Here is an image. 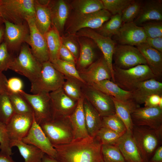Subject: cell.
I'll return each instance as SVG.
<instances>
[{
    "label": "cell",
    "mask_w": 162,
    "mask_h": 162,
    "mask_svg": "<svg viewBox=\"0 0 162 162\" xmlns=\"http://www.w3.org/2000/svg\"><path fill=\"white\" fill-rule=\"evenodd\" d=\"M101 146L95 136L53 146L56 152V159L59 162H103Z\"/></svg>",
    "instance_id": "obj_1"
},
{
    "label": "cell",
    "mask_w": 162,
    "mask_h": 162,
    "mask_svg": "<svg viewBox=\"0 0 162 162\" xmlns=\"http://www.w3.org/2000/svg\"><path fill=\"white\" fill-rule=\"evenodd\" d=\"M131 133L144 162H148L156 149L161 146L162 127L155 129L133 125Z\"/></svg>",
    "instance_id": "obj_2"
},
{
    "label": "cell",
    "mask_w": 162,
    "mask_h": 162,
    "mask_svg": "<svg viewBox=\"0 0 162 162\" xmlns=\"http://www.w3.org/2000/svg\"><path fill=\"white\" fill-rule=\"evenodd\" d=\"M42 68V63L33 55L29 45L24 43L10 62L8 69L26 77L32 83L39 77Z\"/></svg>",
    "instance_id": "obj_3"
},
{
    "label": "cell",
    "mask_w": 162,
    "mask_h": 162,
    "mask_svg": "<svg viewBox=\"0 0 162 162\" xmlns=\"http://www.w3.org/2000/svg\"><path fill=\"white\" fill-rule=\"evenodd\" d=\"M112 81L124 90L131 91L139 83L157 78L147 64L137 65L127 69L118 68L113 64Z\"/></svg>",
    "instance_id": "obj_4"
},
{
    "label": "cell",
    "mask_w": 162,
    "mask_h": 162,
    "mask_svg": "<svg viewBox=\"0 0 162 162\" xmlns=\"http://www.w3.org/2000/svg\"><path fill=\"white\" fill-rule=\"evenodd\" d=\"M112 16L104 9L87 14L73 13L70 14L66 23L65 32L68 34L75 36L78 31L83 28L98 29L109 20Z\"/></svg>",
    "instance_id": "obj_5"
},
{
    "label": "cell",
    "mask_w": 162,
    "mask_h": 162,
    "mask_svg": "<svg viewBox=\"0 0 162 162\" xmlns=\"http://www.w3.org/2000/svg\"><path fill=\"white\" fill-rule=\"evenodd\" d=\"M0 14L3 20L16 24L26 22L34 17V0H0Z\"/></svg>",
    "instance_id": "obj_6"
},
{
    "label": "cell",
    "mask_w": 162,
    "mask_h": 162,
    "mask_svg": "<svg viewBox=\"0 0 162 162\" xmlns=\"http://www.w3.org/2000/svg\"><path fill=\"white\" fill-rule=\"evenodd\" d=\"M39 125L53 146L66 144L74 139L69 117L52 118Z\"/></svg>",
    "instance_id": "obj_7"
},
{
    "label": "cell",
    "mask_w": 162,
    "mask_h": 162,
    "mask_svg": "<svg viewBox=\"0 0 162 162\" xmlns=\"http://www.w3.org/2000/svg\"><path fill=\"white\" fill-rule=\"evenodd\" d=\"M65 80L64 75L50 61L44 62L40 76L31 83L30 92L33 94L42 92L50 93L62 87Z\"/></svg>",
    "instance_id": "obj_8"
},
{
    "label": "cell",
    "mask_w": 162,
    "mask_h": 162,
    "mask_svg": "<svg viewBox=\"0 0 162 162\" xmlns=\"http://www.w3.org/2000/svg\"><path fill=\"white\" fill-rule=\"evenodd\" d=\"M19 93L29 105L35 119L38 124L52 118V110L50 93L42 92L31 94L22 90Z\"/></svg>",
    "instance_id": "obj_9"
},
{
    "label": "cell",
    "mask_w": 162,
    "mask_h": 162,
    "mask_svg": "<svg viewBox=\"0 0 162 162\" xmlns=\"http://www.w3.org/2000/svg\"><path fill=\"white\" fill-rule=\"evenodd\" d=\"M3 22L4 26V42L9 52L14 56L13 52L20 51L23 43L28 44L29 38L28 26L26 22L21 24H16L4 20Z\"/></svg>",
    "instance_id": "obj_10"
},
{
    "label": "cell",
    "mask_w": 162,
    "mask_h": 162,
    "mask_svg": "<svg viewBox=\"0 0 162 162\" xmlns=\"http://www.w3.org/2000/svg\"><path fill=\"white\" fill-rule=\"evenodd\" d=\"M81 89L84 97L102 117L116 113L114 104L111 96L86 84L82 86Z\"/></svg>",
    "instance_id": "obj_11"
},
{
    "label": "cell",
    "mask_w": 162,
    "mask_h": 162,
    "mask_svg": "<svg viewBox=\"0 0 162 162\" xmlns=\"http://www.w3.org/2000/svg\"><path fill=\"white\" fill-rule=\"evenodd\" d=\"M115 66L127 69L141 64H147L145 58L137 47L116 44L113 57Z\"/></svg>",
    "instance_id": "obj_12"
},
{
    "label": "cell",
    "mask_w": 162,
    "mask_h": 162,
    "mask_svg": "<svg viewBox=\"0 0 162 162\" xmlns=\"http://www.w3.org/2000/svg\"><path fill=\"white\" fill-rule=\"evenodd\" d=\"M75 36L85 37L92 39L96 44L106 61L113 78V57L116 46L115 41L111 38L103 36L94 30L84 28L78 31Z\"/></svg>",
    "instance_id": "obj_13"
},
{
    "label": "cell",
    "mask_w": 162,
    "mask_h": 162,
    "mask_svg": "<svg viewBox=\"0 0 162 162\" xmlns=\"http://www.w3.org/2000/svg\"><path fill=\"white\" fill-rule=\"evenodd\" d=\"M26 20L29 30V41L28 44L31 46L32 54L42 63L50 61L45 38L44 35L37 28L34 17H27Z\"/></svg>",
    "instance_id": "obj_14"
},
{
    "label": "cell",
    "mask_w": 162,
    "mask_h": 162,
    "mask_svg": "<svg viewBox=\"0 0 162 162\" xmlns=\"http://www.w3.org/2000/svg\"><path fill=\"white\" fill-rule=\"evenodd\" d=\"M133 125L158 129L162 127V109L155 107H139L132 113Z\"/></svg>",
    "instance_id": "obj_15"
},
{
    "label": "cell",
    "mask_w": 162,
    "mask_h": 162,
    "mask_svg": "<svg viewBox=\"0 0 162 162\" xmlns=\"http://www.w3.org/2000/svg\"><path fill=\"white\" fill-rule=\"evenodd\" d=\"M52 110V118L69 117L77 105L78 101L70 98L62 87L50 93Z\"/></svg>",
    "instance_id": "obj_16"
},
{
    "label": "cell",
    "mask_w": 162,
    "mask_h": 162,
    "mask_svg": "<svg viewBox=\"0 0 162 162\" xmlns=\"http://www.w3.org/2000/svg\"><path fill=\"white\" fill-rule=\"evenodd\" d=\"M79 74L86 84L89 86L104 80H111L112 78L110 69L102 55Z\"/></svg>",
    "instance_id": "obj_17"
},
{
    "label": "cell",
    "mask_w": 162,
    "mask_h": 162,
    "mask_svg": "<svg viewBox=\"0 0 162 162\" xmlns=\"http://www.w3.org/2000/svg\"><path fill=\"white\" fill-rule=\"evenodd\" d=\"M76 37L80 46L79 55L75 65L79 72L87 68L102 55L99 54L100 50L92 39L85 37Z\"/></svg>",
    "instance_id": "obj_18"
},
{
    "label": "cell",
    "mask_w": 162,
    "mask_h": 162,
    "mask_svg": "<svg viewBox=\"0 0 162 162\" xmlns=\"http://www.w3.org/2000/svg\"><path fill=\"white\" fill-rule=\"evenodd\" d=\"M33 116L31 127L22 141L26 144L36 147L45 154L56 159V152L54 147Z\"/></svg>",
    "instance_id": "obj_19"
},
{
    "label": "cell",
    "mask_w": 162,
    "mask_h": 162,
    "mask_svg": "<svg viewBox=\"0 0 162 162\" xmlns=\"http://www.w3.org/2000/svg\"><path fill=\"white\" fill-rule=\"evenodd\" d=\"M33 121V114L15 113L6 124L10 141L22 140L30 129Z\"/></svg>",
    "instance_id": "obj_20"
},
{
    "label": "cell",
    "mask_w": 162,
    "mask_h": 162,
    "mask_svg": "<svg viewBox=\"0 0 162 162\" xmlns=\"http://www.w3.org/2000/svg\"><path fill=\"white\" fill-rule=\"evenodd\" d=\"M115 36L119 44L136 46L145 42L147 38L143 28L133 22L122 24Z\"/></svg>",
    "instance_id": "obj_21"
},
{
    "label": "cell",
    "mask_w": 162,
    "mask_h": 162,
    "mask_svg": "<svg viewBox=\"0 0 162 162\" xmlns=\"http://www.w3.org/2000/svg\"><path fill=\"white\" fill-rule=\"evenodd\" d=\"M48 5L52 26L61 36L63 34L66 23L70 14V4L63 0H50Z\"/></svg>",
    "instance_id": "obj_22"
},
{
    "label": "cell",
    "mask_w": 162,
    "mask_h": 162,
    "mask_svg": "<svg viewBox=\"0 0 162 162\" xmlns=\"http://www.w3.org/2000/svg\"><path fill=\"white\" fill-rule=\"evenodd\" d=\"M153 21H162V1H143L140 12L133 22L141 26L144 24Z\"/></svg>",
    "instance_id": "obj_23"
},
{
    "label": "cell",
    "mask_w": 162,
    "mask_h": 162,
    "mask_svg": "<svg viewBox=\"0 0 162 162\" xmlns=\"http://www.w3.org/2000/svg\"><path fill=\"white\" fill-rule=\"evenodd\" d=\"M126 162H144L131 132L122 135L115 145Z\"/></svg>",
    "instance_id": "obj_24"
},
{
    "label": "cell",
    "mask_w": 162,
    "mask_h": 162,
    "mask_svg": "<svg viewBox=\"0 0 162 162\" xmlns=\"http://www.w3.org/2000/svg\"><path fill=\"white\" fill-rule=\"evenodd\" d=\"M131 92L134 102L139 105L144 104L149 95L156 94L162 96V83L156 79H148L138 83Z\"/></svg>",
    "instance_id": "obj_25"
},
{
    "label": "cell",
    "mask_w": 162,
    "mask_h": 162,
    "mask_svg": "<svg viewBox=\"0 0 162 162\" xmlns=\"http://www.w3.org/2000/svg\"><path fill=\"white\" fill-rule=\"evenodd\" d=\"M84 98V96L78 101L76 108L69 116L73 132V140L91 137L86 128L83 106Z\"/></svg>",
    "instance_id": "obj_26"
},
{
    "label": "cell",
    "mask_w": 162,
    "mask_h": 162,
    "mask_svg": "<svg viewBox=\"0 0 162 162\" xmlns=\"http://www.w3.org/2000/svg\"><path fill=\"white\" fill-rule=\"evenodd\" d=\"M147 64L157 78L162 75V53L149 46L146 42L137 46Z\"/></svg>",
    "instance_id": "obj_27"
},
{
    "label": "cell",
    "mask_w": 162,
    "mask_h": 162,
    "mask_svg": "<svg viewBox=\"0 0 162 162\" xmlns=\"http://www.w3.org/2000/svg\"><path fill=\"white\" fill-rule=\"evenodd\" d=\"M49 2L46 0H34L35 24L38 30L44 35L52 26Z\"/></svg>",
    "instance_id": "obj_28"
},
{
    "label": "cell",
    "mask_w": 162,
    "mask_h": 162,
    "mask_svg": "<svg viewBox=\"0 0 162 162\" xmlns=\"http://www.w3.org/2000/svg\"><path fill=\"white\" fill-rule=\"evenodd\" d=\"M90 86L118 100H133L131 91L124 90L111 80H104Z\"/></svg>",
    "instance_id": "obj_29"
},
{
    "label": "cell",
    "mask_w": 162,
    "mask_h": 162,
    "mask_svg": "<svg viewBox=\"0 0 162 162\" xmlns=\"http://www.w3.org/2000/svg\"><path fill=\"white\" fill-rule=\"evenodd\" d=\"M111 97L114 104L116 114L124 124L127 131L131 132L133 124L131 114L136 109L140 107L139 105L133 100L123 101Z\"/></svg>",
    "instance_id": "obj_30"
},
{
    "label": "cell",
    "mask_w": 162,
    "mask_h": 162,
    "mask_svg": "<svg viewBox=\"0 0 162 162\" xmlns=\"http://www.w3.org/2000/svg\"><path fill=\"white\" fill-rule=\"evenodd\" d=\"M83 106L88 133L90 136L94 137L102 127V117L85 97Z\"/></svg>",
    "instance_id": "obj_31"
},
{
    "label": "cell",
    "mask_w": 162,
    "mask_h": 162,
    "mask_svg": "<svg viewBox=\"0 0 162 162\" xmlns=\"http://www.w3.org/2000/svg\"><path fill=\"white\" fill-rule=\"evenodd\" d=\"M10 146L16 147L24 162H42L45 153L36 147L26 144L22 140L10 141Z\"/></svg>",
    "instance_id": "obj_32"
},
{
    "label": "cell",
    "mask_w": 162,
    "mask_h": 162,
    "mask_svg": "<svg viewBox=\"0 0 162 162\" xmlns=\"http://www.w3.org/2000/svg\"><path fill=\"white\" fill-rule=\"evenodd\" d=\"M73 13L87 14L104 9L101 0H74L69 3Z\"/></svg>",
    "instance_id": "obj_33"
},
{
    "label": "cell",
    "mask_w": 162,
    "mask_h": 162,
    "mask_svg": "<svg viewBox=\"0 0 162 162\" xmlns=\"http://www.w3.org/2000/svg\"><path fill=\"white\" fill-rule=\"evenodd\" d=\"M44 35L46 42L50 61L52 62L58 58V52L62 44L61 36L52 26Z\"/></svg>",
    "instance_id": "obj_34"
},
{
    "label": "cell",
    "mask_w": 162,
    "mask_h": 162,
    "mask_svg": "<svg viewBox=\"0 0 162 162\" xmlns=\"http://www.w3.org/2000/svg\"><path fill=\"white\" fill-rule=\"evenodd\" d=\"M122 24L121 15L116 14L112 15L100 27L94 30L103 36L111 38L117 34Z\"/></svg>",
    "instance_id": "obj_35"
},
{
    "label": "cell",
    "mask_w": 162,
    "mask_h": 162,
    "mask_svg": "<svg viewBox=\"0 0 162 162\" xmlns=\"http://www.w3.org/2000/svg\"><path fill=\"white\" fill-rule=\"evenodd\" d=\"M51 62L65 78L76 79L86 84L81 78L75 65L58 58Z\"/></svg>",
    "instance_id": "obj_36"
},
{
    "label": "cell",
    "mask_w": 162,
    "mask_h": 162,
    "mask_svg": "<svg viewBox=\"0 0 162 162\" xmlns=\"http://www.w3.org/2000/svg\"><path fill=\"white\" fill-rule=\"evenodd\" d=\"M65 78V80L62 87L67 95L77 101L84 96L81 87L85 84L76 79L68 78Z\"/></svg>",
    "instance_id": "obj_37"
},
{
    "label": "cell",
    "mask_w": 162,
    "mask_h": 162,
    "mask_svg": "<svg viewBox=\"0 0 162 162\" xmlns=\"http://www.w3.org/2000/svg\"><path fill=\"white\" fill-rule=\"evenodd\" d=\"M8 93L15 113L22 114H33L29 105L19 93Z\"/></svg>",
    "instance_id": "obj_38"
},
{
    "label": "cell",
    "mask_w": 162,
    "mask_h": 162,
    "mask_svg": "<svg viewBox=\"0 0 162 162\" xmlns=\"http://www.w3.org/2000/svg\"><path fill=\"white\" fill-rule=\"evenodd\" d=\"M15 113L8 92L0 94V121L6 124Z\"/></svg>",
    "instance_id": "obj_39"
},
{
    "label": "cell",
    "mask_w": 162,
    "mask_h": 162,
    "mask_svg": "<svg viewBox=\"0 0 162 162\" xmlns=\"http://www.w3.org/2000/svg\"><path fill=\"white\" fill-rule=\"evenodd\" d=\"M103 162H126L116 145H102Z\"/></svg>",
    "instance_id": "obj_40"
},
{
    "label": "cell",
    "mask_w": 162,
    "mask_h": 162,
    "mask_svg": "<svg viewBox=\"0 0 162 162\" xmlns=\"http://www.w3.org/2000/svg\"><path fill=\"white\" fill-rule=\"evenodd\" d=\"M102 127L108 128L122 135L127 131L124 124L116 113L102 117Z\"/></svg>",
    "instance_id": "obj_41"
},
{
    "label": "cell",
    "mask_w": 162,
    "mask_h": 162,
    "mask_svg": "<svg viewBox=\"0 0 162 162\" xmlns=\"http://www.w3.org/2000/svg\"><path fill=\"white\" fill-rule=\"evenodd\" d=\"M122 135L108 128L102 127L95 136L102 145H115Z\"/></svg>",
    "instance_id": "obj_42"
},
{
    "label": "cell",
    "mask_w": 162,
    "mask_h": 162,
    "mask_svg": "<svg viewBox=\"0 0 162 162\" xmlns=\"http://www.w3.org/2000/svg\"><path fill=\"white\" fill-rule=\"evenodd\" d=\"M104 9L108 11L112 15H121L123 10L134 0H101Z\"/></svg>",
    "instance_id": "obj_43"
},
{
    "label": "cell",
    "mask_w": 162,
    "mask_h": 162,
    "mask_svg": "<svg viewBox=\"0 0 162 162\" xmlns=\"http://www.w3.org/2000/svg\"><path fill=\"white\" fill-rule=\"evenodd\" d=\"M143 1L134 0L122 12L121 14L122 23L133 22L138 16Z\"/></svg>",
    "instance_id": "obj_44"
},
{
    "label": "cell",
    "mask_w": 162,
    "mask_h": 162,
    "mask_svg": "<svg viewBox=\"0 0 162 162\" xmlns=\"http://www.w3.org/2000/svg\"><path fill=\"white\" fill-rule=\"evenodd\" d=\"M67 34L61 36L62 44L72 53L77 61L80 52L79 44L75 36Z\"/></svg>",
    "instance_id": "obj_45"
},
{
    "label": "cell",
    "mask_w": 162,
    "mask_h": 162,
    "mask_svg": "<svg viewBox=\"0 0 162 162\" xmlns=\"http://www.w3.org/2000/svg\"><path fill=\"white\" fill-rule=\"evenodd\" d=\"M142 26L147 38L162 37V21H153L146 23Z\"/></svg>",
    "instance_id": "obj_46"
},
{
    "label": "cell",
    "mask_w": 162,
    "mask_h": 162,
    "mask_svg": "<svg viewBox=\"0 0 162 162\" xmlns=\"http://www.w3.org/2000/svg\"><path fill=\"white\" fill-rule=\"evenodd\" d=\"M6 124L0 121V150L2 152L11 156L13 153L10 145Z\"/></svg>",
    "instance_id": "obj_47"
},
{
    "label": "cell",
    "mask_w": 162,
    "mask_h": 162,
    "mask_svg": "<svg viewBox=\"0 0 162 162\" xmlns=\"http://www.w3.org/2000/svg\"><path fill=\"white\" fill-rule=\"evenodd\" d=\"M14 57L9 52L4 42L0 45V72L8 69L9 64Z\"/></svg>",
    "instance_id": "obj_48"
},
{
    "label": "cell",
    "mask_w": 162,
    "mask_h": 162,
    "mask_svg": "<svg viewBox=\"0 0 162 162\" xmlns=\"http://www.w3.org/2000/svg\"><path fill=\"white\" fill-rule=\"evenodd\" d=\"M7 86L8 92L19 93L22 90L23 85L21 79L13 77L8 80Z\"/></svg>",
    "instance_id": "obj_49"
},
{
    "label": "cell",
    "mask_w": 162,
    "mask_h": 162,
    "mask_svg": "<svg viewBox=\"0 0 162 162\" xmlns=\"http://www.w3.org/2000/svg\"><path fill=\"white\" fill-rule=\"evenodd\" d=\"M58 59L75 65L76 61L72 53L62 44L58 52Z\"/></svg>",
    "instance_id": "obj_50"
},
{
    "label": "cell",
    "mask_w": 162,
    "mask_h": 162,
    "mask_svg": "<svg viewBox=\"0 0 162 162\" xmlns=\"http://www.w3.org/2000/svg\"><path fill=\"white\" fill-rule=\"evenodd\" d=\"M162 98V96L158 94H153L148 96L144 104V106L155 107L158 106L159 103Z\"/></svg>",
    "instance_id": "obj_51"
},
{
    "label": "cell",
    "mask_w": 162,
    "mask_h": 162,
    "mask_svg": "<svg viewBox=\"0 0 162 162\" xmlns=\"http://www.w3.org/2000/svg\"><path fill=\"white\" fill-rule=\"evenodd\" d=\"M146 42L150 46L162 53V37L147 38Z\"/></svg>",
    "instance_id": "obj_52"
},
{
    "label": "cell",
    "mask_w": 162,
    "mask_h": 162,
    "mask_svg": "<svg viewBox=\"0 0 162 162\" xmlns=\"http://www.w3.org/2000/svg\"><path fill=\"white\" fill-rule=\"evenodd\" d=\"M148 162H162V146H159L155 151Z\"/></svg>",
    "instance_id": "obj_53"
},
{
    "label": "cell",
    "mask_w": 162,
    "mask_h": 162,
    "mask_svg": "<svg viewBox=\"0 0 162 162\" xmlns=\"http://www.w3.org/2000/svg\"><path fill=\"white\" fill-rule=\"evenodd\" d=\"M8 79L3 72H0V94L8 92Z\"/></svg>",
    "instance_id": "obj_54"
},
{
    "label": "cell",
    "mask_w": 162,
    "mask_h": 162,
    "mask_svg": "<svg viewBox=\"0 0 162 162\" xmlns=\"http://www.w3.org/2000/svg\"><path fill=\"white\" fill-rule=\"evenodd\" d=\"M0 162H16L12 159L11 156L0 151Z\"/></svg>",
    "instance_id": "obj_55"
},
{
    "label": "cell",
    "mask_w": 162,
    "mask_h": 162,
    "mask_svg": "<svg viewBox=\"0 0 162 162\" xmlns=\"http://www.w3.org/2000/svg\"><path fill=\"white\" fill-rule=\"evenodd\" d=\"M42 162H59L56 158L51 157L45 154L42 159Z\"/></svg>",
    "instance_id": "obj_56"
},
{
    "label": "cell",
    "mask_w": 162,
    "mask_h": 162,
    "mask_svg": "<svg viewBox=\"0 0 162 162\" xmlns=\"http://www.w3.org/2000/svg\"><path fill=\"white\" fill-rule=\"evenodd\" d=\"M4 26L3 22L0 23V45L4 39Z\"/></svg>",
    "instance_id": "obj_57"
},
{
    "label": "cell",
    "mask_w": 162,
    "mask_h": 162,
    "mask_svg": "<svg viewBox=\"0 0 162 162\" xmlns=\"http://www.w3.org/2000/svg\"><path fill=\"white\" fill-rule=\"evenodd\" d=\"M3 19L2 17H0V23L3 22Z\"/></svg>",
    "instance_id": "obj_58"
},
{
    "label": "cell",
    "mask_w": 162,
    "mask_h": 162,
    "mask_svg": "<svg viewBox=\"0 0 162 162\" xmlns=\"http://www.w3.org/2000/svg\"><path fill=\"white\" fill-rule=\"evenodd\" d=\"M0 17H1V16L0 14Z\"/></svg>",
    "instance_id": "obj_59"
}]
</instances>
